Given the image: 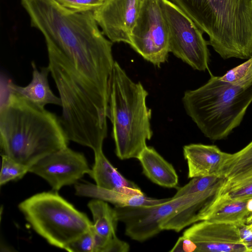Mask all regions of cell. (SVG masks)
Wrapping results in <instances>:
<instances>
[{
    "label": "cell",
    "instance_id": "6da1fadb",
    "mask_svg": "<svg viewBox=\"0 0 252 252\" xmlns=\"http://www.w3.org/2000/svg\"><path fill=\"white\" fill-rule=\"evenodd\" d=\"M68 142L56 114L8 91L0 109V143L4 155L30 168L67 147Z\"/></svg>",
    "mask_w": 252,
    "mask_h": 252
},
{
    "label": "cell",
    "instance_id": "7a4b0ae2",
    "mask_svg": "<svg viewBox=\"0 0 252 252\" xmlns=\"http://www.w3.org/2000/svg\"><path fill=\"white\" fill-rule=\"evenodd\" d=\"M187 114L207 138H226L241 123L252 102V57L242 64V75L228 82L211 75L203 86L186 91L182 99Z\"/></svg>",
    "mask_w": 252,
    "mask_h": 252
},
{
    "label": "cell",
    "instance_id": "3957f363",
    "mask_svg": "<svg viewBox=\"0 0 252 252\" xmlns=\"http://www.w3.org/2000/svg\"><path fill=\"white\" fill-rule=\"evenodd\" d=\"M209 37L224 60L252 56V0H169Z\"/></svg>",
    "mask_w": 252,
    "mask_h": 252
},
{
    "label": "cell",
    "instance_id": "277c9868",
    "mask_svg": "<svg viewBox=\"0 0 252 252\" xmlns=\"http://www.w3.org/2000/svg\"><path fill=\"white\" fill-rule=\"evenodd\" d=\"M148 93L135 83L115 61L111 77L108 116L112 125L115 154L121 160L137 158L153 135L152 111L146 102Z\"/></svg>",
    "mask_w": 252,
    "mask_h": 252
},
{
    "label": "cell",
    "instance_id": "5b68a950",
    "mask_svg": "<svg viewBox=\"0 0 252 252\" xmlns=\"http://www.w3.org/2000/svg\"><path fill=\"white\" fill-rule=\"evenodd\" d=\"M225 179L210 188L163 203L141 206L115 207L125 234L131 239L145 241L163 230L178 232L202 220L220 195Z\"/></svg>",
    "mask_w": 252,
    "mask_h": 252
},
{
    "label": "cell",
    "instance_id": "8992f818",
    "mask_svg": "<svg viewBox=\"0 0 252 252\" xmlns=\"http://www.w3.org/2000/svg\"><path fill=\"white\" fill-rule=\"evenodd\" d=\"M19 208L37 234L64 250L93 225L85 214L55 192L34 194L21 202Z\"/></svg>",
    "mask_w": 252,
    "mask_h": 252
},
{
    "label": "cell",
    "instance_id": "52a82bcc",
    "mask_svg": "<svg viewBox=\"0 0 252 252\" xmlns=\"http://www.w3.org/2000/svg\"><path fill=\"white\" fill-rule=\"evenodd\" d=\"M169 32V49L194 69H209L210 53L203 32L176 5L160 0Z\"/></svg>",
    "mask_w": 252,
    "mask_h": 252
},
{
    "label": "cell",
    "instance_id": "ba28073f",
    "mask_svg": "<svg viewBox=\"0 0 252 252\" xmlns=\"http://www.w3.org/2000/svg\"><path fill=\"white\" fill-rule=\"evenodd\" d=\"M129 45L155 66L167 60L169 32L160 0H143Z\"/></svg>",
    "mask_w": 252,
    "mask_h": 252
},
{
    "label": "cell",
    "instance_id": "9c48e42d",
    "mask_svg": "<svg viewBox=\"0 0 252 252\" xmlns=\"http://www.w3.org/2000/svg\"><path fill=\"white\" fill-rule=\"evenodd\" d=\"M90 171L84 155L68 147L45 156L29 169V172L45 180L55 190L75 183Z\"/></svg>",
    "mask_w": 252,
    "mask_h": 252
},
{
    "label": "cell",
    "instance_id": "30bf717a",
    "mask_svg": "<svg viewBox=\"0 0 252 252\" xmlns=\"http://www.w3.org/2000/svg\"><path fill=\"white\" fill-rule=\"evenodd\" d=\"M183 235L196 246L195 252H248L236 225L201 220L191 224Z\"/></svg>",
    "mask_w": 252,
    "mask_h": 252
},
{
    "label": "cell",
    "instance_id": "8fae6325",
    "mask_svg": "<svg viewBox=\"0 0 252 252\" xmlns=\"http://www.w3.org/2000/svg\"><path fill=\"white\" fill-rule=\"evenodd\" d=\"M143 0H105L94 11L103 34L113 43L129 44L130 35L138 18Z\"/></svg>",
    "mask_w": 252,
    "mask_h": 252
},
{
    "label": "cell",
    "instance_id": "7c38bea8",
    "mask_svg": "<svg viewBox=\"0 0 252 252\" xmlns=\"http://www.w3.org/2000/svg\"><path fill=\"white\" fill-rule=\"evenodd\" d=\"M220 176L225 181L217 200L252 198V141L238 152L230 154Z\"/></svg>",
    "mask_w": 252,
    "mask_h": 252
},
{
    "label": "cell",
    "instance_id": "4fadbf2b",
    "mask_svg": "<svg viewBox=\"0 0 252 252\" xmlns=\"http://www.w3.org/2000/svg\"><path fill=\"white\" fill-rule=\"evenodd\" d=\"M183 155L188 166V178L219 176L230 154L217 146L191 144L183 147Z\"/></svg>",
    "mask_w": 252,
    "mask_h": 252
},
{
    "label": "cell",
    "instance_id": "5bb4252c",
    "mask_svg": "<svg viewBox=\"0 0 252 252\" xmlns=\"http://www.w3.org/2000/svg\"><path fill=\"white\" fill-rule=\"evenodd\" d=\"M32 66L33 71L31 82L25 87L10 82L7 85L8 90L40 107L45 108V105L49 104L62 106L60 97L56 96L50 89L48 79L50 71L48 67H42L39 71L34 62H32Z\"/></svg>",
    "mask_w": 252,
    "mask_h": 252
},
{
    "label": "cell",
    "instance_id": "9a60e30c",
    "mask_svg": "<svg viewBox=\"0 0 252 252\" xmlns=\"http://www.w3.org/2000/svg\"><path fill=\"white\" fill-rule=\"evenodd\" d=\"M94 154V163L89 175L101 188L129 194H144L140 188L125 178L104 156L103 151Z\"/></svg>",
    "mask_w": 252,
    "mask_h": 252
},
{
    "label": "cell",
    "instance_id": "2e32d148",
    "mask_svg": "<svg viewBox=\"0 0 252 252\" xmlns=\"http://www.w3.org/2000/svg\"><path fill=\"white\" fill-rule=\"evenodd\" d=\"M76 194L93 197L110 202L115 207L151 206L164 202L170 198L157 199L144 194L132 195L103 189L89 183L78 184L75 186Z\"/></svg>",
    "mask_w": 252,
    "mask_h": 252
},
{
    "label": "cell",
    "instance_id": "e0dca14e",
    "mask_svg": "<svg viewBox=\"0 0 252 252\" xmlns=\"http://www.w3.org/2000/svg\"><path fill=\"white\" fill-rule=\"evenodd\" d=\"M137 159L143 174L153 183L167 188L177 187L179 179L174 167L153 147H145Z\"/></svg>",
    "mask_w": 252,
    "mask_h": 252
},
{
    "label": "cell",
    "instance_id": "ac0fdd59",
    "mask_svg": "<svg viewBox=\"0 0 252 252\" xmlns=\"http://www.w3.org/2000/svg\"><path fill=\"white\" fill-rule=\"evenodd\" d=\"M248 200H218L202 220L231 223L241 226L246 224L251 215L247 208Z\"/></svg>",
    "mask_w": 252,
    "mask_h": 252
},
{
    "label": "cell",
    "instance_id": "d6986e66",
    "mask_svg": "<svg viewBox=\"0 0 252 252\" xmlns=\"http://www.w3.org/2000/svg\"><path fill=\"white\" fill-rule=\"evenodd\" d=\"M88 206L93 215V228L95 233L107 238L117 237L119 221L115 208H111L106 201L96 198L91 201Z\"/></svg>",
    "mask_w": 252,
    "mask_h": 252
},
{
    "label": "cell",
    "instance_id": "ffe728a7",
    "mask_svg": "<svg viewBox=\"0 0 252 252\" xmlns=\"http://www.w3.org/2000/svg\"><path fill=\"white\" fill-rule=\"evenodd\" d=\"M30 168L25 166L3 154L2 166L0 174V185L23 177L29 172Z\"/></svg>",
    "mask_w": 252,
    "mask_h": 252
},
{
    "label": "cell",
    "instance_id": "44dd1931",
    "mask_svg": "<svg viewBox=\"0 0 252 252\" xmlns=\"http://www.w3.org/2000/svg\"><path fill=\"white\" fill-rule=\"evenodd\" d=\"M222 178L221 176L212 175L191 178L188 184L179 188L171 198H176L205 190L216 184Z\"/></svg>",
    "mask_w": 252,
    "mask_h": 252
},
{
    "label": "cell",
    "instance_id": "7402d4cb",
    "mask_svg": "<svg viewBox=\"0 0 252 252\" xmlns=\"http://www.w3.org/2000/svg\"><path fill=\"white\" fill-rule=\"evenodd\" d=\"M98 235L93 228L69 244L64 249L71 252H97Z\"/></svg>",
    "mask_w": 252,
    "mask_h": 252
},
{
    "label": "cell",
    "instance_id": "603a6c76",
    "mask_svg": "<svg viewBox=\"0 0 252 252\" xmlns=\"http://www.w3.org/2000/svg\"><path fill=\"white\" fill-rule=\"evenodd\" d=\"M62 6L77 11L93 12L99 8L105 0H55Z\"/></svg>",
    "mask_w": 252,
    "mask_h": 252
},
{
    "label": "cell",
    "instance_id": "cb8c5ba5",
    "mask_svg": "<svg viewBox=\"0 0 252 252\" xmlns=\"http://www.w3.org/2000/svg\"><path fill=\"white\" fill-rule=\"evenodd\" d=\"M196 246L189 238L183 235L180 237L170 252H195Z\"/></svg>",
    "mask_w": 252,
    "mask_h": 252
},
{
    "label": "cell",
    "instance_id": "d4e9b609",
    "mask_svg": "<svg viewBox=\"0 0 252 252\" xmlns=\"http://www.w3.org/2000/svg\"><path fill=\"white\" fill-rule=\"evenodd\" d=\"M238 227L241 237L247 247L248 252H252V230L246 224Z\"/></svg>",
    "mask_w": 252,
    "mask_h": 252
},
{
    "label": "cell",
    "instance_id": "484cf974",
    "mask_svg": "<svg viewBox=\"0 0 252 252\" xmlns=\"http://www.w3.org/2000/svg\"><path fill=\"white\" fill-rule=\"evenodd\" d=\"M247 208L251 214H252V198H251L248 200Z\"/></svg>",
    "mask_w": 252,
    "mask_h": 252
},
{
    "label": "cell",
    "instance_id": "4316f807",
    "mask_svg": "<svg viewBox=\"0 0 252 252\" xmlns=\"http://www.w3.org/2000/svg\"><path fill=\"white\" fill-rule=\"evenodd\" d=\"M252 223V214L250 215L247 219L246 224L250 225Z\"/></svg>",
    "mask_w": 252,
    "mask_h": 252
},
{
    "label": "cell",
    "instance_id": "83f0119b",
    "mask_svg": "<svg viewBox=\"0 0 252 252\" xmlns=\"http://www.w3.org/2000/svg\"><path fill=\"white\" fill-rule=\"evenodd\" d=\"M248 226L252 230V223L250 225H248Z\"/></svg>",
    "mask_w": 252,
    "mask_h": 252
}]
</instances>
